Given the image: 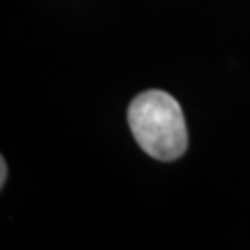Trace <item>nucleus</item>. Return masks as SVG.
Wrapping results in <instances>:
<instances>
[{
  "label": "nucleus",
  "mask_w": 250,
  "mask_h": 250,
  "mask_svg": "<svg viewBox=\"0 0 250 250\" xmlns=\"http://www.w3.org/2000/svg\"><path fill=\"white\" fill-rule=\"evenodd\" d=\"M128 125L135 143L150 158L178 160L188 148V126L178 100L169 93H139L128 107Z\"/></svg>",
  "instance_id": "f257e3e1"
},
{
  "label": "nucleus",
  "mask_w": 250,
  "mask_h": 250,
  "mask_svg": "<svg viewBox=\"0 0 250 250\" xmlns=\"http://www.w3.org/2000/svg\"><path fill=\"white\" fill-rule=\"evenodd\" d=\"M6 176H8V165H6V160L2 158L0 160V188L6 186Z\"/></svg>",
  "instance_id": "f03ea898"
}]
</instances>
